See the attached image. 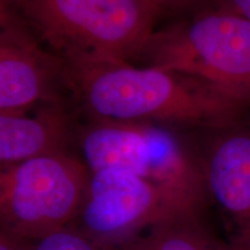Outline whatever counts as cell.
I'll list each match as a JSON object with an SVG mask.
<instances>
[{
  "instance_id": "cell-8",
  "label": "cell",
  "mask_w": 250,
  "mask_h": 250,
  "mask_svg": "<svg viewBox=\"0 0 250 250\" xmlns=\"http://www.w3.org/2000/svg\"><path fill=\"white\" fill-rule=\"evenodd\" d=\"M50 62L22 23L1 4L0 114H23L44 98Z\"/></svg>"
},
{
  "instance_id": "cell-13",
  "label": "cell",
  "mask_w": 250,
  "mask_h": 250,
  "mask_svg": "<svg viewBox=\"0 0 250 250\" xmlns=\"http://www.w3.org/2000/svg\"><path fill=\"white\" fill-rule=\"evenodd\" d=\"M213 7H220L250 20V0H212Z\"/></svg>"
},
{
  "instance_id": "cell-11",
  "label": "cell",
  "mask_w": 250,
  "mask_h": 250,
  "mask_svg": "<svg viewBox=\"0 0 250 250\" xmlns=\"http://www.w3.org/2000/svg\"><path fill=\"white\" fill-rule=\"evenodd\" d=\"M34 250H117L96 245L83 234L72 228H65L57 233L39 240Z\"/></svg>"
},
{
  "instance_id": "cell-9",
  "label": "cell",
  "mask_w": 250,
  "mask_h": 250,
  "mask_svg": "<svg viewBox=\"0 0 250 250\" xmlns=\"http://www.w3.org/2000/svg\"><path fill=\"white\" fill-rule=\"evenodd\" d=\"M70 126L57 110H43L35 116L0 114L1 168L40 156L67 153Z\"/></svg>"
},
{
  "instance_id": "cell-14",
  "label": "cell",
  "mask_w": 250,
  "mask_h": 250,
  "mask_svg": "<svg viewBox=\"0 0 250 250\" xmlns=\"http://www.w3.org/2000/svg\"><path fill=\"white\" fill-rule=\"evenodd\" d=\"M154 2V5L158 7L159 11L162 9H183L186 7H189L190 5L198 2L199 0H152Z\"/></svg>"
},
{
  "instance_id": "cell-10",
  "label": "cell",
  "mask_w": 250,
  "mask_h": 250,
  "mask_svg": "<svg viewBox=\"0 0 250 250\" xmlns=\"http://www.w3.org/2000/svg\"><path fill=\"white\" fill-rule=\"evenodd\" d=\"M117 250H229L208 229L203 213L181 211L159 221Z\"/></svg>"
},
{
  "instance_id": "cell-1",
  "label": "cell",
  "mask_w": 250,
  "mask_h": 250,
  "mask_svg": "<svg viewBox=\"0 0 250 250\" xmlns=\"http://www.w3.org/2000/svg\"><path fill=\"white\" fill-rule=\"evenodd\" d=\"M68 81L100 120L180 123L221 129L245 109L192 78L129 62H66Z\"/></svg>"
},
{
  "instance_id": "cell-2",
  "label": "cell",
  "mask_w": 250,
  "mask_h": 250,
  "mask_svg": "<svg viewBox=\"0 0 250 250\" xmlns=\"http://www.w3.org/2000/svg\"><path fill=\"white\" fill-rule=\"evenodd\" d=\"M65 62H129L153 35L152 0H13Z\"/></svg>"
},
{
  "instance_id": "cell-3",
  "label": "cell",
  "mask_w": 250,
  "mask_h": 250,
  "mask_svg": "<svg viewBox=\"0 0 250 250\" xmlns=\"http://www.w3.org/2000/svg\"><path fill=\"white\" fill-rule=\"evenodd\" d=\"M149 65L192 78L250 107V20L210 6L192 20L153 33L142 52Z\"/></svg>"
},
{
  "instance_id": "cell-6",
  "label": "cell",
  "mask_w": 250,
  "mask_h": 250,
  "mask_svg": "<svg viewBox=\"0 0 250 250\" xmlns=\"http://www.w3.org/2000/svg\"><path fill=\"white\" fill-rule=\"evenodd\" d=\"M181 211L203 213L204 208L134 174L105 169L90 173L81 210L68 228L96 245L118 249Z\"/></svg>"
},
{
  "instance_id": "cell-7",
  "label": "cell",
  "mask_w": 250,
  "mask_h": 250,
  "mask_svg": "<svg viewBox=\"0 0 250 250\" xmlns=\"http://www.w3.org/2000/svg\"><path fill=\"white\" fill-rule=\"evenodd\" d=\"M212 131L199 153L208 202L229 250H250V127L240 121Z\"/></svg>"
},
{
  "instance_id": "cell-4",
  "label": "cell",
  "mask_w": 250,
  "mask_h": 250,
  "mask_svg": "<svg viewBox=\"0 0 250 250\" xmlns=\"http://www.w3.org/2000/svg\"><path fill=\"white\" fill-rule=\"evenodd\" d=\"M90 173L118 169L180 193L205 208L208 197L201 156L171 131L145 122L100 120L80 136Z\"/></svg>"
},
{
  "instance_id": "cell-12",
  "label": "cell",
  "mask_w": 250,
  "mask_h": 250,
  "mask_svg": "<svg viewBox=\"0 0 250 250\" xmlns=\"http://www.w3.org/2000/svg\"><path fill=\"white\" fill-rule=\"evenodd\" d=\"M36 242L35 240L0 229V250H34Z\"/></svg>"
},
{
  "instance_id": "cell-5",
  "label": "cell",
  "mask_w": 250,
  "mask_h": 250,
  "mask_svg": "<svg viewBox=\"0 0 250 250\" xmlns=\"http://www.w3.org/2000/svg\"><path fill=\"white\" fill-rule=\"evenodd\" d=\"M90 171L68 153L1 168L0 229L39 240L68 228L85 199Z\"/></svg>"
}]
</instances>
